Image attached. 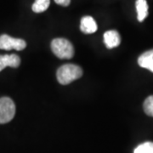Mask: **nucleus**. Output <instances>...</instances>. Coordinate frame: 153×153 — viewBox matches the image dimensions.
Returning a JSON list of instances; mask_svg holds the SVG:
<instances>
[{"mask_svg":"<svg viewBox=\"0 0 153 153\" xmlns=\"http://www.w3.org/2000/svg\"><path fill=\"white\" fill-rule=\"evenodd\" d=\"M26 46H27V43L23 39L11 38L10 36L6 34L0 36V49L22 50L26 48Z\"/></svg>","mask_w":153,"mask_h":153,"instance_id":"20e7f679","label":"nucleus"},{"mask_svg":"<svg viewBox=\"0 0 153 153\" xmlns=\"http://www.w3.org/2000/svg\"><path fill=\"white\" fill-rule=\"evenodd\" d=\"M137 18L139 22H143L148 16V4L146 0H136Z\"/></svg>","mask_w":153,"mask_h":153,"instance_id":"1a4fd4ad","label":"nucleus"},{"mask_svg":"<svg viewBox=\"0 0 153 153\" xmlns=\"http://www.w3.org/2000/svg\"><path fill=\"white\" fill-rule=\"evenodd\" d=\"M50 0H36L33 4V12L35 13H42L49 8Z\"/></svg>","mask_w":153,"mask_h":153,"instance_id":"9d476101","label":"nucleus"},{"mask_svg":"<svg viewBox=\"0 0 153 153\" xmlns=\"http://www.w3.org/2000/svg\"><path fill=\"white\" fill-rule=\"evenodd\" d=\"M55 2L57 4H59V5L66 7V6H68L70 4L71 0H55Z\"/></svg>","mask_w":153,"mask_h":153,"instance_id":"ddd939ff","label":"nucleus"},{"mask_svg":"<svg viewBox=\"0 0 153 153\" xmlns=\"http://www.w3.org/2000/svg\"><path fill=\"white\" fill-rule=\"evenodd\" d=\"M80 29L85 34H92L97 31V24L93 17L87 16L82 18L80 23Z\"/></svg>","mask_w":153,"mask_h":153,"instance_id":"0eeeda50","label":"nucleus"},{"mask_svg":"<svg viewBox=\"0 0 153 153\" xmlns=\"http://www.w3.org/2000/svg\"><path fill=\"white\" fill-rule=\"evenodd\" d=\"M138 63L141 67L153 72V49L148 50L140 55L138 59Z\"/></svg>","mask_w":153,"mask_h":153,"instance_id":"6e6552de","label":"nucleus"},{"mask_svg":"<svg viewBox=\"0 0 153 153\" xmlns=\"http://www.w3.org/2000/svg\"><path fill=\"white\" fill-rule=\"evenodd\" d=\"M16 114V105L10 97L0 98V124L10 122Z\"/></svg>","mask_w":153,"mask_h":153,"instance_id":"7ed1b4c3","label":"nucleus"},{"mask_svg":"<svg viewBox=\"0 0 153 153\" xmlns=\"http://www.w3.org/2000/svg\"><path fill=\"white\" fill-rule=\"evenodd\" d=\"M104 42L106 48H108V49L116 48L121 43L120 35L115 30L107 31L104 34Z\"/></svg>","mask_w":153,"mask_h":153,"instance_id":"423d86ee","label":"nucleus"},{"mask_svg":"<svg viewBox=\"0 0 153 153\" xmlns=\"http://www.w3.org/2000/svg\"><path fill=\"white\" fill-rule=\"evenodd\" d=\"M53 53L60 59H71L74 55V48L70 41L65 38H55L51 42Z\"/></svg>","mask_w":153,"mask_h":153,"instance_id":"f03ea898","label":"nucleus"},{"mask_svg":"<svg viewBox=\"0 0 153 153\" xmlns=\"http://www.w3.org/2000/svg\"><path fill=\"white\" fill-rule=\"evenodd\" d=\"M143 108L148 116L153 117V95H151L146 98L143 104Z\"/></svg>","mask_w":153,"mask_h":153,"instance_id":"f8f14e48","label":"nucleus"},{"mask_svg":"<svg viewBox=\"0 0 153 153\" xmlns=\"http://www.w3.org/2000/svg\"><path fill=\"white\" fill-rule=\"evenodd\" d=\"M21 64V59L17 55H0V71L7 66L16 68Z\"/></svg>","mask_w":153,"mask_h":153,"instance_id":"39448f33","label":"nucleus"},{"mask_svg":"<svg viewBox=\"0 0 153 153\" xmlns=\"http://www.w3.org/2000/svg\"><path fill=\"white\" fill-rule=\"evenodd\" d=\"M82 75V68L73 64H66L60 66L56 73L58 82L63 85L71 83V82L80 78Z\"/></svg>","mask_w":153,"mask_h":153,"instance_id":"f257e3e1","label":"nucleus"},{"mask_svg":"<svg viewBox=\"0 0 153 153\" xmlns=\"http://www.w3.org/2000/svg\"><path fill=\"white\" fill-rule=\"evenodd\" d=\"M134 153H153V142H145L138 146Z\"/></svg>","mask_w":153,"mask_h":153,"instance_id":"9b49d317","label":"nucleus"}]
</instances>
